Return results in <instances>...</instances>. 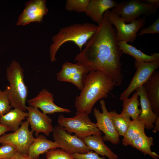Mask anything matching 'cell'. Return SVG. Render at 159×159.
Wrapping results in <instances>:
<instances>
[{
	"instance_id": "cell-1",
	"label": "cell",
	"mask_w": 159,
	"mask_h": 159,
	"mask_svg": "<svg viewBox=\"0 0 159 159\" xmlns=\"http://www.w3.org/2000/svg\"><path fill=\"white\" fill-rule=\"evenodd\" d=\"M116 33L107 11L97 31L86 43L84 49L75 56L74 61L84 64L90 71L105 73L118 86L123 78L121 62L123 53L118 45Z\"/></svg>"
},
{
	"instance_id": "cell-2",
	"label": "cell",
	"mask_w": 159,
	"mask_h": 159,
	"mask_svg": "<svg viewBox=\"0 0 159 159\" xmlns=\"http://www.w3.org/2000/svg\"><path fill=\"white\" fill-rule=\"evenodd\" d=\"M115 86L111 79L105 73L99 70L90 71L86 77L83 88L76 97L77 112L90 114L96 102L107 98Z\"/></svg>"
},
{
	"instance_id": "cell-3",
	"label": "cell",
	"mask_w": 159,
	"mask_h": 159,
	"mask_svg": "<svg viewBox=\"0 0 159 159\" xmlns=\"http://www.w3.org/2000/svg\"><path fill=\"white\" fill-rule=\"evenodd\" d=\"M98 26L89 23H75L61 28L52 37V43L49 47L50 61H57L56 55L60 47L64 43L72 42L79 48L80 52L83 46L96 32Z\"/></svg>"
},
{
	"instance_id": "cell-4",
	"label": "cell",
	"mask_w": 159,
	"mask_h": 159,
	"mask_svg": "<svg viewBox=\"0 0 159 159\" xmlns=\"http://www.w3.org/2000/svg\"><path fill=\"white\" fill-rule=\"evenodd\" d=\"M6 75L9 85L5 89L11 106L26 112L28 91L24 80L23 69L18 62L13 60L7 68Z\"/></svg>"
},
{
	"instance_id": "cell-5",
	"label": "cell",
	"mask_w": 159,
	"mask_h": 159,
	"mask_svg": "<svg viewBox=\"0 0 159 159\" xmlns=\"http://www.w3.org/2000/svg\"><path fill=\"white\" fill-rule=\"evenodd\" d=\"M89 115L85 112H76L74 117L68 118L61 114L58 117L57 122L68 133H74L82 139L91 135L102 134L95 124L92 122Z\"/></svg>"
},
{
	"instance_id": "cell-6",
	"label": "cell",
	"mask_w": 159,
	"mask_h": 159,
	"mask_svg": "<svg viewBox=\"0 0 159 159\" xmlns=\"http://www.w3.org/2000/svg\"><path fill=\"white\" fill-rule=\"evenodd\" d=\"M157 9L153 5L140 0H131L117 3L111 11L120 16L126 23L135 20L140 16L155 15Z\"/></svg>"
},
{
	"instance_id": "cell-7",
	"label": "cell",
	"mask_w": 159,
	"mask_h": 159,
	"mask_svg": "<svg viewBox=\"0 0 159 159\" xmlns=\"http://www.w3.org/2000/svg\"><path fill=\"white\" fill-rule=\"evenodd\" d=\"M107 12L110 21L116 28L118 42H133L137 38V32L145 24L146 16L138 18L130 23H126L120 16L111 11L108 10Z\"/></svg>"
},
{
	"instance_id": "cell-8",
	"label": "cell",
	"mask_w": 159,
	"mask_h": 159,
	"mask_svg": "<svg viewBox=\"0 0 159 159\" xmlns=\"http://www.w3.org/2000/svg\"><path fill=\"white\" fill-rule=\"evenodd\" d=\"M29 125L27 119L22 122L16 130L12 133H5L0 137V143L10 145L19 153L28 155L29 146L35 138L33 132L29 129Z\"/></svg>"
},
{
	"instance_id": "cell-9",
	"label": "cell",
	"mask_w": 159,
	"mask_h": 159,
	"mask_svg": "<svg viewBox=\"0 0 159 159\" xmlns=\"http://www.w3.org/2000/svg\"><path fill=\"white\" fill-rule=\"evenodd\" d=\"M53 137L59 148L71 154H83L90 150L83 140L68 133L64 128L58 125L53 127Z\"/></svg>"
},
{
	"instance_id": "cell-10",
	"label": "cell",
	"mask_w": 159,
	"mask_h": 159,
	"mask_svg": "<svg viewBox=\"0 0 159 159\" xmlns=\"http://www.w3.org/2000/svg\"><path fill=\"white\" fill-rule=\"evenodd\" d=\"M100 103L102 112L96 107L93 109L94 115L96 120L95 125L98 130L104 133L105 135L102 137L104 141L117 145L120 142V135L115 127L105 100H100Z\"/></svg>"
},
{
	"instance_id": "cell-11",
	"label": "cell",
	"mask_w": 159,
	"mask_h": 159,
	"mask_svg": "<svg viewBox=\"0 0 159 159\" xmlns=\"http://www.w3.org/2000/svg\"><path fill=\"white\" fill-rule=\"evenodd\" d=\"M90 72L86 66L81 63H73L66 62L62 64L61 69L57 73V79L60 82L71 83L81 91Z\"/></svg>"
},
{
	"instance_id": "cell-12",
	"label": "cell",
	"mask_w": 159,
	"mask_h": 159,
	"mask_svg": "<svg viewBox=\"0 0 159 159\" xmlns=\"http://www.w3.org/2000/svg\"><path fill=\"white\" fill-rule=\"evenodd\" d=\"M134 67L136 72L128 87L120 95V100L128 97L133 91L143 86L153 73L159 68V61L146 62L135 60Z\"/></svg>"
},
{
	"instance_id": "cell-13",
	"label": "cell",
	"mask_w": 159,
	"mask_h": 159,
	"mask_svg": "<svg viewBox=\"0 0 159 159\" xmlns=\"http://www.w3.org/2000/svg\"><path fill=\"white\" fill-rule=\"evenodd\" d=\"M45 0H31L25 3V7L20 15L16 25L25 26L31 22L41 23L48 11Z\"/></svg>"
},
{
	"instance_id": "cell-14",
	"label": "cell",
	"mask_w": 159,
	"mask_h": 159,
	"mask_svg": "<svg viewBox=\"0 0 159 159\" xmlns=\"http://www.w3.org/2000/svg\"><path fill=\"white\" fill-rule=\"evenodd\" d=\"M26 109L28 113L27 119L29 121L31 130L35 132V136L37 137L41 132L49 136L53 129L51 118L37 108L26 106Z\"/></svg>"
},
{
	"instance_id": "cell-15",
	"label": "cell",
	"mask_w": 159,
	"mask_h": 159,
	"mask_svg": "<svg viewBox=\"0 0 159 159\" xmlns=\"http://www.w3.org/2000/svg\"><path fill=\"white\" fill-rule=\"evenodd\" d=\"M29 106L39 108L44 114L57 112L68 113L70 110L59 107L54 102V95L45 89H43L35 97L27 101Z\"/></svg>"
},
{
	"instance_id": "cell-16",
	"label": "cell",
	"mask_w": 159,
	"mask_h": 159,
	"mask_svg": "<svg viewBox=\"0 0 159 159\" xmlns=\"http://www.w3.org/2000/svg\"><path fill=\"white\" fill-rule=\"evenodd\" d=\"M135 91L140 97V103L141 107V113L137 119L144 124L145 127L147 130H151L154 127L153 124L159 116L153 111L143 86L138 88Z\"/></svg>"
},
{
	"instance_id": "cell-17",
	"label": "cell",
	"mask_w": 159,
	"mask_h": 159,
	"mask_svg": "<svg viewBox=\"0 0 159 159\" xmlns=\"http://www.w3.org/2000/svg\"><path fill=\"white\" fill-rule=\"evenodd\" d=\"M117 2L113 0H90L85 13L99 26L105 13L115 8Z\"/></svg>"
},
{
	"instance_id": "cell-18",
	"label": "cell",
	"mask_w": 159,
	"mask_h": 159,
	"mask_svg": "<svg viewBox=\"0 0 159 159\" xmlns=\"http://www.w3.org/2000/svg\"><path fill=\"white\" fill-rule=\"evenodd\" d=\"M143 87L153 111L159 116V71H154Z\"/></svg>"
},
{
	"instance_id": "cell-19",
	"label": "cell",
	"mask_w": 159,
	"mask_h": 159,
	"mask_svg": "<svg viewBox=\"0 0 159 159\" xmlns=\"http://www.w3.org/2000/svg\"><path fill=\"white\" fill-rule=\"evenodd\" d=\"M59 148L55 142L48 139L44 136L39 135L29 145L28 155L32 159H38L40 155L49 150Z\"/></svg>"
},
{
	"instance_id": "cell-20",
	"label": "cell",
	"mask_w": 159,
	"mask_h": 159,
	"mask_svg": "<svg viewBox=\"0 0 159 159\" xmlns=\"http://www.w3.org/2000/svg\"><path fill=\"white\" fill-rule=\"evenodd\" d=\"M84 143L92 150L102 156H106L109 159H117L118 156L104 143L102 134L87 137L83 139Z\"/></svg>"
},
{
	"instance_id": "cell-21",
	"label": "cell",
	"mask_w": 159,
	"mask_h": 159,
	"mask_svg": "<svg viewBox=\"0 0 159 159\" xmlns=\"http://www.w3.org/2000/svg\"><path fill=\"white\" fill-rule=\"evenodd\" d=\"M28 116L27 112L14 108L0 117V122L13 132L19 128L22 121Z\"/></svg>"
},
{
	"instance_id": "cell-22",
	"label": "cell",
	"mask_w": 159,
	"mask_h": 159,
	"mask_svg": "<svg viewBox=\"0 0 159 159\" xmlns=\"http://www.w3.org/2000/svg\"><path fill=\"white\" fill-rule=\"evenodd\" d=\"M118 45L123 53L131 56L137 61L146 62L159 61V53H154L150 55L146 54L123 41H118Z\"/></svg>"
},
{
	"instance_id": "cell-23",
	"label": "cell",
	"mask_w": 159,
	"mask_h": 159,
	"mask_svg": "<svg viewBox=\"0 0 159 159\" xmlns=\"http://www.w3.org/2000/svg\"><path fill=\"white\" fill-rule=\"evenodd\" d=\"M139 96L136 91L130 98H126L122 100L123 108L121 114L132 118V120L138 118L141 110L138 108L140 105L138 98Z\"/></svg>"
},
{
	"instance_id": "cell-24",
	"label": "cell",
	"mask_w": 159,
	"mask_h": 159,
	"mask_svg": "<svg viewBox=\"0 0 159 159\" xmlns=\"http://www.w3.org/2000/svg\"><path fill=\"white\" fill-rule=\"evenodd\" d=\"M153 140L152 137L147 136L145 132L133 140L130 145L145 155H148L153 159H158L159 156L151 149V147L154 145Z\"/></svg>"
},
{
	"instance_id": "cell-25",
	"label": "cell",
	"mask_w": 159,
	"mask_h": 159,
	"mask_svg": "<svg viewBox=\"0 0 159 159\" xmlns=\"http://www.w3.org/2000/svg\"><path fill=\"white\" fill-rule=\"evenodd\" d=\"M145 125L138 119L131 120L127 129L122 140L125 146L130 145L133 140L145 132Z\"/></svg>"
},
{
	"instance_id": "cell-26",
	"label": "cell",
	"mask_w": 159,
	"mask_h": 159,
	"mask_svg": "<svg viewBox=\"0 0 159 159\" xmlns=\"http://www.w3.org/2000/svg\"><path fill=\"white\" fill-rule=\"evenodd\" d=\"M110 113L115 127L118 134L124 137L131 121L130 118L119 114L115 110Z\"/></svg>"
},
{
	"instance_id": "cell-27",
	"label": "cell",
	"mask_w": 159,
	"mask_h": 159,
	"mask_svg": "<svg viewBox=\"0 0 159 159\" xmlns=\"http://www.w3.org/2000/svg\"><path fill=\"white\" fill-rule=\"evenodd\" d=\"M90 0H67L65 9L69 11H74L78 13L85 12Z\"/></svg>"
},
{
	"instance_id": "cell-28",
	"label": "cell",
	"mask_w": 159,
	"mask_h": 159,
	"mask_svg": "<svg viewBox=\"0 0 159 159\" xmlns=\"http://www.w3.org/2000/svg\"><path fill=\"white\" fill-rule=\"evenodd\" d=\"M46 159H75L72 154L60 148L49 150L46 153Z\"/></svg>"
},
{
	"instance_id": "cell-29",
	"label": "cell",
	"mask_w": 159,
	"mask_h": 159,
	"mask_svg": "<svg viewBox=\"0 0 159 159\" xmlns=\"http://www.w3.org/2000/svg\"><path fill=\"white\" fill-rule=\"evenodd\" d=\"M11 107L6 90L2 91L0 89V117L8 112Z\"/></svg>"
},
{
	"instance_id": "cell-30",
	"label": "cell",
	"mask_w": 159,
	"mask_h": 159,
	"mask_svg": "<svg viewBox=\"0 0 159 159\" xmlns=\"http://www.w3.org/2000/svg\"><path fill=\"white\" fill-rule=\"evenodd\" d=\"M0 147V159H9L17 151L12 146L7 144Z\"/></svg>"
},
{
	"instance_id": "cell-31",
	"label": "cell",
	"mask_w": 159,
	"mask_h": 159,
	"mask_svg": "<svg viewBox=\"0 0 159 159\" xmlns=\"http://www.w3.org/2000/svg\"><path fill=\"white\" fill-rule=\"evenodd\" d=\"M159 34V18L153 24L146 27L141 28L138 36H140L145 34Z\"/></svg>"
},
{
	"instance_id": "cell-32",
	"label": "cell",
	"mask_w": 159,
	"mask_h": 159,
	"mask_svg": "<svg viewBox=\"0 0 159 159\" xmlns=\"http://www.w3.org/2000/svg\"><path fill=\"white\" fill-rule=\"evenodd\" d=\"M72 155L75 159H105V157H100L98 154L92 150L85 153H72Z\"/></svg>"
},
{
	"instance_id": "cell-33",
	"label": "cell",
	"mask_w": 159,
	"mask_h": 159,
	"mask_svg": "<svg viewBox=\"0 0 159 159\" xmlns=\"http://www.w3.org/2000/svg\"><path fill=\"white\" fill-rule=\"evenodd\" d=\"M9 159H32L28 155L22 154L16 151L14 154Z\"/></svg>"
},
{
	"instance_id": "cell-34",
	"label": "cell",
	"mask_w": 159,
	"mask_h": 159,
	"mask_svg": "<svg viewBox=\"0 0 159 159\" xmlns=\"http://www.w3.org/2000/svg\"><path fill=\"white\" fill-rule=\"evenodd\" d=\"M142 1L153 5L157 9L159 7V0H142Z\"/></svg>"
},
{
	"instance_id": "cell-35",
	"label": "cell",
	"mask_w": 159,
	"mask_h": 159,
	"mask_svg": "<svg viewBox=\"0 0 159 159\" xmlns=\"http://www.w3.org/2000/svg\"><path fill=\"white\" fill-rule=\"evenodd\" d=\"M9 131H10V130L0 122V137Z\"/></svg>"
},
{
	"instance_id": "cell-36",
	"label": "cell",
	"mask_w": 159,
	"mask_h": 159,
	"mask_svg": "<svg viewBox=\"0 0 159 159\" xmlns=\"http://www.w3.org/2000/svg\"><path fill=\"white\" fill-rule=\"evenodd\" d=\"M154 123L155 124V125L154 126L152 131L154 133H155L159 131V116L157 117Z\"/></svg>"
},
{
	"instance_id": "cell-37",
	"label": "cell",
	"mask_w": 159,
	"mask_h": 159,
	"mask_svg": "<svg viewBox=\"0 0 159 159\" xmlns=\"http://www.w3.org/2000/svg\"></svg>"
},
{
	"instance_id": "cell-38",
	"label": "cell",
	"mask_w": 159,
	"mask_h": 159,
	"mask_svg": "<svg viewBox=\"0 0 159 159\" xmlns=\"http://www.w3.org/2000/svg\"></svg>"
}]
</instances>
